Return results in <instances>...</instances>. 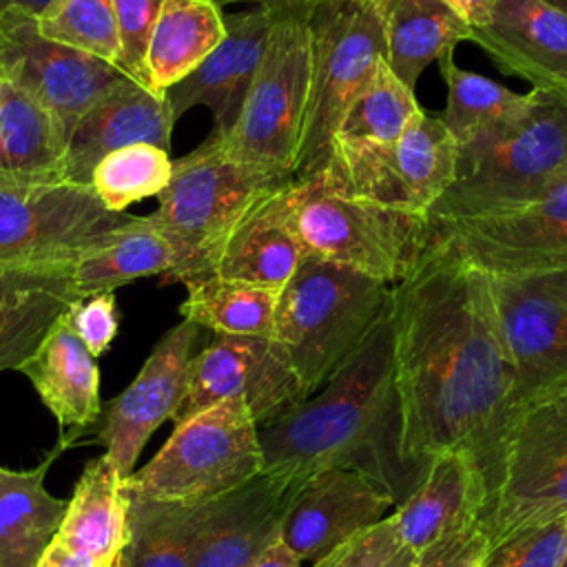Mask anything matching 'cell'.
Masks as SVG:
<instances>
[{
    "label": "cell",
    "mask_w": 567,
    "mask_h": 567,
    "mask_svg": "<svg viewBox=\"0 0 567 567\" xmlns=\"http://www.w3.org/2000/svg\"><path fill=\"white\" fill-rule=\"evenodd\" d=\"M390 328L408 463L421 478L439 452L465 450L485 481L516 379L489 277L432 244L390 286Z\"/></svg>",
    "instance_id": "1"
},
{
    "label": "cell",
    "mask_w": 567,
    "mask_h": 567,
    "mask_svg": "<svg viewBox=\"0 0 567 567\" xmlns=\"http://www.w3.org/2000/svg\"><path fill=\"white\" fill-rule=\"evenodd\" d=\"M259 445L264 472L295 483L343 467L377 483L394 507L410 496L421 478L403 454L390 303L315 396L259 425Z\"/></svg>",
    "instance_id": "2"
},
{
    "label": "cell",
    "mask_w": 567,
    "mask_h": 567,
    "mask_svg": "<svg viewBox=\"0 0 567 567\" xmlns=\"http://www.w3.org/2000/svg\"><path fill=\"white\" fill-rule=\"evenodd\" d=\"M567 182V91L532 89L527 113L458 144L454 179L430 208L445 224L534 202Z\"/></svg>",
    "instance_id": "3"
},
{
    "label": "cell",
    "mask_w": 567,
    "mask_h": 567,
    "mask_svg": "<svg viewBox=\"0 0 567 567\" xmlns=\"http://www.w3.org/2000/svg\"><path fill=\"white\" fill-rule=\"evenodd\" d=\"M567 514V377L516 401L498 434L478 525L489 543Z\"/></svg>",
    "instance_id": "4"
},
{
    "label": "cell",
    "mask_w": 567,
    "mask_h": 567,
    "mask_svg": "<svg viewBox=\"0 0 567 567\" xmlns=\"http://www.w3.org/2000/svg\"><path fill=\"white\" fill-rule=\"evenodd\" d=\"M388 303V284L306 255L279 292L270 339L312 394L368 337Z\"/></svg>",
    "instance_id": "5"
},
{
    "label": "cell",
    "mask_w": 567,
    "mask_h": 567,
    "mask_svg": "<svg viewBox=\"0 0 567 567\" xmlns=\"http://www.w3.org/2000/svg\"><path fill=\"white\" fill-rule=\"evenodd\" d=\"M290 179L228 155L210 135L175 159L171 182L157 195L159 206L151 215L175 255L164 281L188 284L208 277L221 241L239 217Z\"/></svg>",
    "instance_id": "6"
},
{
    "label": "cell",
    "mask_w": 567,
    "mask_h": 567,
    "mask_svg": "<svg viewBox=\"0 0 567 567\" xmlns=\"http://www.w3.org/2000/svg\"><path fill=\"white\" fill-rule=\"evenodd\" d=\"M290 193L306 252L381 284L410 277L432 246L427 213L337 193L319 173L295 179Z\"/></svg>",
    "instance_id": "7"
},
{
    "label": "cell",
    "mask_w": 567,
    "mask_h": 567,
    "mask_svg": "<svg viewBox=\"0 0 567 567\" xmlns=\"http://www.w3.org/2000/svg\"><path fill=\"white\" fill-rule=\"evenodd\" d=\"M264 470L259 427L239 399L219 401L175 423L164 447L122 481L128 498L199 505Z\"/></svg>",
    "instance_id": "8"
},
{
    "label": "cell",
    "mask_w": 567,
    "mask_h": 567,
    "mask_svg": "<svg viewBox=\"0 0 567 567\" xmlns=\"http://www.w3.org/2000/svg\"><path fill=\"white\" fill-rule=\"evenodd\" d=\"M310 89L295 179L319 173L352 100L385 62L379 9L359 0H319L308 13Z\"/></svg>",
    "instance_id": "9"
},
{
    "label": "cell",
    "mask_w": 567,
    "mask_h": 567,
    "mask_svg": "<svg viewBox=\"0 0 567 567\" xmlns=\"http://www.w3.org/2000/svg\"><path fill=\"white\" fill-rule=\"evenodd\" d=\"M310 11L275 13L235 126L210 137L233 157L295 179L310 89Z\"/></svg>",
    "instance_id": "10"
},
{
    "label": "cell",
    "mask_w": 567,
    "mask_h": 567,
    "mask_svg": "<svg viewBox=\"0 0 567 567\" xmlns=\"http://www.w3.org/2000/svg\"><path fill=\"white\" fill-rule=\"evenodd\" d=\"M456 155L443 120L423 111L392 142L332 140L319 175L337 193L430 213L454 179Z\"/></svg>",
    "instance_id": "11"
},
{
    "label": "cell",
    "mask_w": 567,
    "mask_h": 567,
    "mask_svg": "<svg viewBox=\"0 0 567 567\" xmlns=\"http://www.w3.org/2000/svg\"><path fill=\"white\" fill-rule=\"evenodd\" d=\"M432 244L492 279L567 268V182L543 197L432 226Z\"/></svg>",
    "instance_id": "12"
},
{
    "label": "cell",
    "mask_w": 567,
    "mask_h": 567,
    "mask_svg": "<svg viewBox=\"0 0 567 567\" xmlns=\"http://www.w3.org/2000/svg\"><path fill=\"white\" fill-rule=\"evenodd\" d=\"M128 217L111 213L91 186L0 179V266L71 261Z\"/></svg>",
    "instance_id": "13"
},
{
    "label": "cell",
    "mask_w": 567,
    "mask_h": 567,
    "mask_svg": "<svg viewBox=\"0 0 567 567\" xmlns=\"http://www.w3.org/2000/svg\"><path fill=\"white\" fill-rule=\"evenodd\" d=\"M0 80L40 102L69 142L82 113L128 75L102 58L44 38L38 16L11 9L0 16Z\"/></svg>",
    "instance_id": "14"
},
{
    "label": "cell",
    "mask_w": 567,
    "mask_h": 567,
    "mask_svg": "<svg viewBox=\"0 0 567 567\" xmlns=\"http://www.w3.org/2000/svg\"><path fill=\"white\" fill-rule=\"evenodd\" d=\"M308 396L272 339L215 334L210 346L190 361L186 394L173 423H182L219 401L239 399L259 427Z\"/></svg>",
    "instance_id": "15"
},
{
    "label": "cell",
    "mask_w": 567,
    "mask_h": 567,
    "mask_svg": "<svg viewBox=\"0 0 567 567\" xmlns=\"http://www.w3.org/2000/svg\"><path fill=\"white\" fill-rule=\"evenodd\" d=\"M199 326L182 321L171 328L151 350L133 383L102 408L91 445H102L120 478L133 474L135 461L164 423L173 421L188 385Z\"/></svg>",
    "instance_id": "16"
},
{
    "label": "cell",
    "mask_w": 567,
    "mask_h": 567,
    "mask_svg": "<svg viewBox=\"0 0 567 567\" xmlns=\"http://www.w3.org/2000/svg\"><path fill=\"white\" fill-rule=\"evenodd\" d=\"M489 281L514 363L516 403L567 377V268Z\"/></svg>",
    "instance_id": "17"
},
{
    "label": "cell",
    "mask_w": 567,
    "mask_h": 567,
    "mask_svg": "<svg viewBox=\"0 0 567 567\" xmlns=\"http://www.w3.org/2000/svg\"><path fill=\"white\" fill-rule=\"evenodd\" d=\"M299 485L261 470L237 489L190 505L195 567H248L281 538L284 516Z\"/></svg>",
    "instance_id": "18"
},
{
    "label": "cell",
    "mask_w": 567,
    "mask_h": 567,
    "mask_svg": "<svg viewBox=\"0 0 567 567\" xmlns=\"http://www.w3.org/2000/svg\"><path fill=\"white\" fill-rule=\"evenodd\" d=\"M392 498L359 472L330 467L303 481L284 516L281 543L312 565L354 534L383 520Z\"/></svg>",
    "instance_id": "19"
},
{
    "label": "cell",
    "mask_w": 567,
    "mask_h": 567,
    "mask_svg": "<svg viewBox=\"0 0 567 567\" xmlns=\"http://www.w3.org/2000/svg\"><path fill=\"white\" fill-rule=\"evenodd\" d=\"M272 20L275 13L264 7L224 16V40L197 69L164 91L175 122L188 109L206 106L215 117L213 135H226L235 126L257 73Z\"/></svg>",
    "instance_id": "20"
},
{
    "label": "cell",
    "mask_w": 567,
    "mask_h": 567,
    "mask_svg": "<svg viewBox=\"0 0 567 567\" xmlns=\"http://www.w3.org/2000/svg\"><path fill=\"white\" fill-rule=\"evenodd\" d=\"M175 117L164 95L144 89L133 78L102 95L75 122L64 159V179L91 186L97 162L111 151L131 144H155L171 148Z\"/></svg>",
    "instance_id": "21"
},
{
    "label": "cell",
    "mask_w": 567,
    "mask_h": 567,
    "mask_svg": "<svg viewBox=\"0 0 567 567\" xmlns=\"http://www.w3.org/2000/svg\"><path fill=\"white\" fill-rule=\"evenodd\" d=\"M472 40L496 66L532 82V89L567 91V13L543 0H496Z\"/></svg>",
    "instance_id": "22"
},
{
    "label": "cell",
    "mask_w": 567,
    "mask_h": 567,
    "mask_svg": "<svg viewBox=\"0 0 567 567\" xmlns=\"http://www.w3.org/2000/svg\"><path fill=\"white\" fill-rule=\"evenodd\" d=\"M292 182L264 195L239 217L221 241L210 275L272 290L292 279L308 255L295 224Z\"/></svg>",
    "instance_id": "23"
},
{
    "label": "cell",
    "mask_w": 567,
    "mask_h": 567,
    "mask_svg": "<svg viewBox=\"0 0 567 567\" xmlns=\"http://www.w3.org/2000/svg\"><path fill=\"white\" fill-rule=\"evenodd\" d=\"M485 507V481L476 458L465 450L439 452L416 487L392 509L401 540L414 551L478 523Z\"/></svg>",
    "instance_id": "24"
},
{
    "label": "cell",
    "mask_w": 567,
    "mask_h": 567,
    "mask_svg": "<svg viewBox=\"0 0 567 567\" xmlns=\"http://www.w3.org/2000/svg\"><path fill=\"white\" fill-rule=\"evenodd\" d=\"M78 301L71 261L0 266V372L20 370Z\"/></svg>",
    "instance_id": "25"
},
{
    "label": "cell",
    "mask_w": 567,
    "mask_h": 567,
    "mask_svg": "<svg viewBox=\"0 0 567 567\" xmlns=\"http://www.w3.org/2000/svg\"><path fill=\"white\" fill-rule=\"evenodd\" d=\"M20 372L58 419V441L66 447L84 436L89 427L97 425L104 408L100 401V370L95 357L69 328L64 317Z\"/></svg>",
    "instance_id": "26"
},
{
    "label": "cell",
    "mask_w": 567,
    "mask_h": 567,
    "mask_svg": "<svg viewBox=\"0 0 567 567\" xmlns=\"http://www.w3.org/2000/svg\"><path fill=\"white\" fill-rule=\"evenodd\" d=\"M175 255L153 217H128L124 224L95 237L71 259L73 288L80 299L113 292L115 288L151 277L168 275Z\"/></svg>",
    "instance_id": "27"
},
{
    "label": "cell",
    "mask_w": 567,
    "mask_h": 567,
    "mask_svg": "<svg viewBox=\"0 0 567 567\" xmlns=\"http://www.w3.org/2000/svg\"><path fill=\"white\" fill-rule=\"evenodd\" d=\"M64 450L58 441L33 470L0 467V567H35L58 534L69 501L49 494L44 478Z\"/></svg>",
    "instance_id": "28"
},
{
    "label": "cell",
    "mask_w": 567,
    "mask_h": 567,
    "mask_svg": "<svg viewBox=\"0 0 567 567\" xmlns=\"http://www.w3.org/2000/svg\"><path fill=\"white\" fill-rule=\"evenodd\" d=\"M53 538L86 554L100 567L115 565L128 538V496L106 454L89 461L82 470Z\"/></svg>",
    "instance_id": "29"
},
{
    "label": "cell",
    "mask_w": 567,
    "mask_h": 567,
    "mask_svg": "<svg viewBox=\"0 0 567 567\" xmlns=\"http://www.w3.org/2000/svg\"><path fill=\"white\" fill-rule=\"evenodd\" d=\"M226 22L215 0H164L153 24L142 86L164 95L224 40Z\"/></svg>",
    "instance_id": "30"
},
{
    "label": "cell",
    "mask_w": 567,
    "mask_h": 567,
    "mask_svg": "<svg viewBox=\"0 0 567 567\" xmlns=\"http://www.w3.org/2000/svg\"><path fill=\"white\" fill-rule=\"evenodd\" d=\"M385 64L410 89L425 66L472 40V27L443 0H381Z\"/></svg>",
    "instance_id": "31"
},
{
    "label": "cell",
    "mask_w": 567,
    "mask_h": 567,
    "mask_svg": "<svg viewBox=\"0 0 567 567\" xmlns=\"http://www.w3.org/2000/svg\"><path fill=\"white\" fill-rule=\"evenodd\" d=\"M66 137L55 117L18 86L0 80V179L66 182Z\"/></svg>",
    "instance_id": "32"
},
{
    "label": "cell",
    "mask_w": 567,
    "mask_h": 567,
    "mask_svg": "<svg viewBox=\"0 0 567 567\" xmlns=\"http://www.w3.org/2000/svg\"><path fill=\"white\" fill-rule=\"evenodd\" d=\"M188 295L179 306L186 321L210 328L215 334L272 337L281 290L208 275L184 284Z\"/></svg>",
    "instance_id": "33"
},
{
    "label": "cell",
    "mask_w": 567,
    "mask_h": 567,
    "mask_svg": "<svg viewBox=\"0 0 567 567\" xmlns=\"http://www.w3.org/2000/svg\"><path fill=\"white\" fill-rule=\"evenodd\" d=\"M436 62L447 86V102L441 120L456 144H465L478 135L507 126L527 113L532 91L514 93L485 75L465 71L454 64L452 51Z\"/></svg>",
    "instance_id": "34"
},
{
    "label": "cell",
    "mask_w": 567,
    "mask_h": 567,
    "mask_svg": "<svg viewBox=\"0 0 567 567\" xmlns=\"http://www.w3.org/2000/svg\"><path fill=\"white\" fill-rule=\"evenodd\" d=\"M113 567H195L190 505L128 498V538Z\"/></svg>",
    "instance_id": "35"
},
{
    "label": "cell",
    "mask_w": 567,
    "mask_h": 567,
    "mask_svg": "<svg viewBox=\"0 0 567 567\" xmlns=\"http://www.w3.org/2000/svg\"><path fill=\"white\" fill-rule=\"evenodd\" d=\"M423 113L414 89L405 86L383 62L343 113L332 140L392 142Z\"/></svg>",
    "instance_id": "36"
},
{
    "label": "cell",
    "mask_w": 567,
    "mask_h": 567,
    "mask_svg": "<svg viewBox=\"0 0 567 567\" xmlns=\"http://www.w3.org/2000/svg\"><path fill=\"white\" fill-rule=\"evenodd\" d=\"M173 175L168 151L155 144H131L104 155L91 175V188L111 213L159 195Z\"/></svg>",
    "instance_id": "37"
},
{
    "label": "cell",
    "mask_w": 567,
    "mask_h": 567,
    "mask_svg": "<svg viewBox=\"0 0 567 567\" xmlns=\"http://www.w3.org/2000/svg\"><path fill=\"white\" fill-rule=\"evenodd\" d=\"M44 38L117 66L120 35L113 0H53L38 18Z\"/></svg>",
    "instance_id": "38"
},
{
    "label": "cell",
    "mask_w": 567,
    "mask_h": 567,
    "mask_svg": "<svg viewBox=\"0 0 567 567\" xmlns=\"http://www.w3.org/2000/svg\"><path fill=\"white\" fill-rule=\"evenodd\" d=\"M567 545V514L520 527L494 543L481 567H560Z\"/></svg>",
    "instance_id": "39"
},
{
    "label": "cell",
    "mask_w": 567,
    "mask_h": 567,
    "mask_svg": "<svg viewBox=\"0 0 567 567\" xmlns=\"http://www.w3.org/2000/svg\"><path fill=\"white\" fill-rule=\"evenodd\" d=\"M416 554L401 540L392 514L354 534L312 567H414Z\"/></svg>",
    "instance_id": "40"
},
{
    "label": "cell",
    "mask_w": 567,
    "mask_h": 567,
    "mask_svg": "<svg viewBox=\"0 0 567 567\" xmlns=\"http://www.w3.org/2000/svg\"><path fill=\"white\" fill-rule=\"evenodd\" d=\"M162 2L164 0H113L120 35L117 66L140 84L144 82V55Z\"/></svg>",
    "instance_id": "41"
},
{
    "label": "cell",
    "mask_w": 567,
    "mask_h": 567,
    "mask_svg": "<svg viewBox=\"0 0 567 567\" xmlns=\"http://www.w3.org/2000/svg\"><path fill=\"white\" fill-rule=\"evenodd\" d=\"M64 321L78 334V339L86 346L93 357H100L109 350L111 341L120 328V315L113 292L93 295L80 299L66 315Z\"/></svg>",
    "instance_id": "42"
},
{
    "label": "cell",
    "mask_w": 567,
    "mask_h": 567,
    "mask_svg": "<svg viewBox=\"0 0 567 567\" xmlns=\"http://www.w3.org/2000/svg\"><path fill=\"white\" fill-rule=\"evenodd\" d=\"M489 538L476 523L416 554L414 567H481Z\"/></svg>",
    "instance_id": "43"
},
{
    "label": "cell",
    "mask_w": 567,
    "mask_h": 567,
    "mask_svg": "<svg viewBox=\"0 0 567 567\" xmlns=\"http://www.w3.org/2000/svg\"><path fill=\"white\" fill-rule=\"evenodd\" d=\"M35 567H100V565L93 558H89L86 554L75 551L53 538L47 545V549L42 551Z\"/></svg>",
    "instance_id": "44"
},
{
    "label": "cell",
    "mask_w": 567,
    "mask_h": 567,
    "mask_svg": "<svg viewBox=\"0 0 567 567\" xmlns=\"http://www.w3.org/2000/svg\"><path fill=\"white\" fill-rule=\"evenodd\" d=\"M443 2L450 4L465 22H470L472 29L485 24L496 4V0H443Z\"/></svg>",
    "instance_id": "45"
},
{
    "label": "cell",
    "mask_w": 567,
    "mask_h": 567,
    "mask_svg": "<svg viewBox=\"0 0 567 567\" xmlns=\"http://www.w3.org/2000/svg\"><path fill=\"white\" fill-rule=\"evenodd\" d=\"M248 567H301V560L281 540H277L264 554H259Z\"/></svg>",
    "instance_id": "46"
},
{
    "label": "cell",
    "mask_w": 567,
    "mask_h": 567,
    "mask_svg": "<svg viewBox=\"0 0 567 567\" xmlns=\"http://www.w3.org/2000/svg\"><path fill=\"white\" fill-rule=\"evenodd\" d=\"M219 7L230 2H255L272 13H288V11H310L319 0H215Z\"/></svg>",
    "instance_id": "47"
},
{
    "label": "cell",
    "mask_w": 567,
    "mask_h": 567,
    "mask_svg": "<svg viewBox=\"0 0 567 567\" xmlns=\"http://www.w3.org/2000/svg\"><path fill=\"white\" fill-rule=\"evenodd\" d=\"M51 2L53 0H0V16H4L11 9H20V11H27V13H33L40 18L49 9Z\"/></svg>",
    "instance_id": "48"
},
{
    "label": "cell",
    "mask_w": 567,
    "mask_h": 567,
    "mask_svg": "<svg viewBox=\"0 0 567 567\" xmlns=\"http://www.w3.org/2000/svg\"><path fill=\"white\" fill-rule=\"evenodd\" d=\"M543 2H547V4H551V7H556V9L567 13V0H543Z\"/></svg>",
    "instance_id": "49"
},
{
    "label": "cell",
    "mask_w": 567,
    "mask_h": 567,
    "mask_svg": "<svg viewBox=\"0 0 567 567\" xmlns=\"http://www.w3.org/2000/svg\"><path fill=\"white\" fill-rule=\"evenodd\" d=\"M560 567H567V545H565V556H563V563H560Z\"/></svg>",
    "instance_id": "50"
},
{
    "label": "cell",
    "mask_w": 567,
    "mask_h": 567,
    "mask_svg": "<svg viewBox=\"0 0 567 567\" xmlns=\"http://www.w3.org/2000/svg\"><path fill=\"white\" fill-rule=\"evenodd\" d=\"M359 2H370V4H379L381 0H359Z\"/></svg>",
    "instance_id": "51"
}]
</instances>
